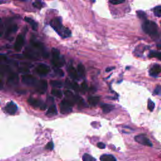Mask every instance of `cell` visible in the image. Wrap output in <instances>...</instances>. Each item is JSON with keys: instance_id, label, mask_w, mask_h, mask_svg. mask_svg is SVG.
<instances>
[{"instance_id": "1", "label": "cell", "mask_w": 161, "mask_h": 161, "mask_svg": "<svg viewBox=\"0 0 161 161\" xmlns=\"http://www.w3.org/2000/svg\"><path fill=\"white\" fill-rule=\"evenodd\" d=\"M50 26L52 27L60 36L63 38H68L71 35V32L69 28L64 27L62 20L60 17L53 18L50 21Z\"/></svg>"}, {"instance_id": "2", "label": "cell", "mask_w": 161, "mask_h": 161, "mask_svg": "<svg viewBox=\"0 0 161 161\" xmlns=\"http://www.w3.org/2000/svg\"><path fill=\"white\" fill-rule=\"evenodd\" d=\"M142 29L145 33L152 37H155L158 35V27L154 21H146L142 25Z\"/></svg>"}, {"instance_id": "3", "label": "cell", "mask_w": 161, "mask_h": 161, "mask_svg": "<svg viewBox=\"0 0 161 161\" xmlns=\"http://www.w3.org/2000/svg\"><path fill=\"white\" fill-rule=\"evenodd\" d=\"M52 63L57 68H60L64 64V60L60 56V52L58 49L53 48L52 49Z\"/></svg>"}, {"instance_id": "4", "label": "cell", "mask_w": 161, "mask_h": 161, "mask_svg": "<svg viewBox=\"0 0 161 161\" xmlns=\"http://www.w3.org/2000/svg\"><path fill=\"white\" fill-rule=\"evenodd\" d=\"M74 103L68 99H64L60 104V110L62 114H67L72 111Z\"/></svg>"}, {"instance_id": "5", "label": "cell", "mask_w": 161, "mask_h": 161, "mask_svg": "<svg viewBox=\"0 0 161 161\" xmlns=\"http://www.w3.org/2000/svg\"><path fill=\"white\" fill-rule=\"evenodd\" d=\"M21 80L23 84L29 86H35L36 85L37 83V80L36 78L30 74H25L23 76H22Z\"/></svg>"}, {"instance_id": "6", "label": "cell", "mask_w": 161, "mask_h": 161, "mask_svg": "<svg viewBox=\"0 0 161 161\" xmlns=\"http://www.w3.org/2000/svg\"><path fill=\"white\" fill-rule=\"evenodd\" d=\"M135 140L137 142L139 143L144 146H148V147H152V144L150 140L148 138L146 135H138L137 136L135 137Z\"/></svg>"}, {"instance_id": "7", "label": "cell", "mask_w": 161, "mask_h": 161, "mask_svg": "<svg viewBox=\"0 0 161 161\" xmlns=\"http://www.w3.org/2000/svg\"><path fill=\"white\" fill-rule=\"evenodd\" d=\"M28 103L31 106L35 108H40L42 110H44L47 108V105L45 104L40 100H38V99H35L33 98H29L28 100Z\"/></svg>"}, {"instance_id": "8", "label": "cell", "mask_w": 161, "mask_h": 161, "mask_svg": "<svg viewBox=\"0 0 161 161\" xmlns=\"http://www.w3.org/2000/svg\"><path fill=\"white\" fill-rule=\"evenodd\" d=\"M24 45V37L22 35H18L15 43V50L17 52L20 51Z\"/></svg>"}, {"instance_id": "9", "label": "cell", "mask_w": 161, "mask_h": 161, "mask_svg": "<svg viewBox=\"0 0 161 161\" xmlns=\"http://www.w3.org/2000/svg\"><path fill=\"white\" fill-rule=\"evenodd\" d=\"M47 82L45 80H41L38 81L36 85V89L37 91L40 93L44 94L47 91Z\"/></svg>"}, {"instance_id": "10", "label": "cell", "mask_w": 161, "mask_h": 161, "mask_svg": "<svg viewBox=\"0 0 161 161\" xmlns=\"http://www.w3.org/2000/svg\"><path fill=\"white\" fill-rule=\"evenodd\" d=\"M18 82L19 78L17 74L12 73L8 79L7 85L10 87H14L18 85Z\"/></svg>"}, {"instance_id": "11", "label": "cell", "mask_w": 161, "mask_h": 161, "mask_svg": "<svg viewBox=\"0 0 161 161\" xmlns=\"http://www.w3.org/2000/svg\"><path fill=\"white\" fill-rule=\"evenodd\" d=\"M37 73L41 76H46L50 71V68L46 64H40L36 68Z\"/></svg>"}, {"instance_id": "12", "label": "cell", "mask_w": 161, "mask_h": 161, "mask_svg": "<svg viewBox=\"0 0 161 161\" xmlns=\"http://www.w3.org/2000/svg\"><path fill=\"white\" fill-rule=\"evenodd\" d=\"M5 108V111L9 115H14L17 111V106L13 101L9 102L6 105Z\"/></svg>"}, {"instance_id": "13", "label": "cell", "mask_w": 161, "mask_h": 161, "mask_svg": "<svg viewBox=\"0 0 161 161\" xmlns=\"http://www.w3.org/2000/svg\"><path fill=\"white\" fill-rule=\"evenodd\" d=\"M68 73L69 75L70 76V78H72L73 79H77L78 78V70H76V69L73 66H70L68 68Z\"/></svg>"}, {"instance_id": "14", "label": "cell", "mask_w": 161, "mask_h": 161, "mask_svg": "<svg viewBox=\"0 0 161 161\" xmlns=\"http://www.w3.org/2000/svg\"><path fill=\"white\" fill-rule=\"evenodd\" d=\"M160 72H161V67L159 65H155L150 69L149 73L150 76H157Z\"/></svg>"}, {"instance_id": "15", "label": "cell", "mask_w": 161, "mask_h": 161, "mask_svg": "<svg viewBox=\"0 0 161 161\" xmlns=\"http://www.w3.org/2000/svg\"><path fill=\"white\" fill-rule=\"evenodd\" d=\"M25 21H27L28 24L30 25L32 28L34 30L36 31L38 28V24L35 21H34L33 19H32L29 17H25Z\"/></svg>"}, {"instance_id": "16", "label": "cell", "mask_w": 161, "mask_h": 161, "mask_svg": "<svg viewBox=\"0 0 161 161\" xmlns=\"http://www.w3.org/2000/svg\"><path fill=\"white\" fill-rule=\"evenodd\" d=\"M17 25H10L6 29V35L8 36V35H11L12 34L15 33L16 32L17 30Z\"/></svg>"}, {"instance_id": "17", "label": "cell", "mask_w": 161, "mask_h": 161, "mask_svg": "<svg viewBox=\"0 0 161 161\" xmlns=\"http://www.w3.org/2000/svg\"><path fill=\"white\" fill-rule=\"evenodd\" d=\"M99 101V96H91L88 98V103L89 104L93 106V107H95L96 105H97Z\"/></svg>"}, {"instance_id": "18", "label": "cell", "mask_w": 161, "mask_h": 161, "mask_svg": "<svg viewBox=\"0 0 161 161\" xmlns=\"http://www.w3.org/2000/svg\"><path fill=\"white\" fill-rule=\"evenodd\" d=\"M57 113V108L55 105H52L49 107L47 111L46 115L49 117H53L54 115H56Z\"/></svg>"}, {"instance_id": "19", "label": "cell", "mask_w": 161, "mask_h": 161, "mask_svg": "<svg viewBox=\"0 0 161 161\" xmlns=\"http://www.w3.org/2000/svg\"><path fill=\"white\" fill-rule=\"evenodd\" d=\"M101 161H117L115 157L109 154H104L100 157Z\"/></svg>"}, {"instance_id": "20", "label": "cell", "mask_w": 161, "mask_h": 161, "mask_svg": "<svg viewBox=\"0 0 161 161\" xmlns=\"http://www.w3.org/2000/svg\"><path fill=\"white\" fill-rule=\"evenodd\" d=\"M101 108L103 111L105 113H108L114 109V106L109 104H103L101 105Z\"/></svg>"}, {"instance_id": "21", "label": "cell", "mask_w": 161, "mask_h": 161, "mask_svg": "<svg viewBox=\"0 0 161 161\" xmlns=\"http://www.w3.org/2000/svg\"><path fill=\"white\" fill-rule=\"evenodd\" d=\"M64 95L67 98L66 99H68V100L72 101V103H75L76 95H74L72 92H70V91H66L64 92Z\"/></svg>"}, {"instance_id": "22", "label": "cell", "mask_w": 161, "mask_h": 161, "mask_svg": "<svg viewBox=\"0 0 161 161\" xmlns=\"http://www.w3.org/2000/svg\"><path fill=\"white\" fill-rule=\"evenodd\" d=\"M75 103H76L78 104V105L79 106V108H83L85 106V101H84L83 98L81 97H80V96H78V95H76Z\"/></svg>"}, {"instance_id": "23", "label": "cell", "mask_w": 161, "mask_h": 161, "mask_svg": "<svg viewBox=\"0 0 161 161\" xmlns=\"http://www.w3.org/2000/svg\"><path fill=\"white\" fill-rule=\"evenodd\" d=\"M78 72L79 76L83 78L85 75V67L82 64H79L78 66Z\"/></svg>"}, {"instance_id": "24", "label": "cell", "mask_w": 161, "mask_h": 161, "mask_svg": "<svg viewBox=\"0 0 161 161\" xmlns=\"http://www.w3.org/2000/svg\"><path fill=\"white\" fill-rule=\"evenodd\" d=\"M50 85L54 88H61L62 86V83L60 80H51L50 81Z\"/></svg>"}, {"instance_id": "25", "label": "cell", "mask_w": 161, "mask_h": 161, "mask_svg": "<svg viewBox=\"0 0 161 161\" xmlns=\"http://www.w3.org/2000/svg\"><path fill=\"white\" fill-rule=\"evenodd\" d=\"M149 57H155L157 59L161 60V52H157V51H151L149 54Z\"/></svg>"}, {"instance_id": "26", "label": "cell", "mask_w": 161, "mask_h": 161, "mask_svg": "<svg viewBox=\"0 0 161 161\" xmlns=\"http://www.w3.org/2000/svg\"><path fill=\"white\" fill-rule=\"evenodd\" d=\"M52 94L56 96V97H57L59 98H60L62 96V93L61 92L60 90L59 89H53L52 90Z\"/></svg>"}, {"instance_id": "27", "label": "cell", "mask_w": 161, "mask_h": 161, "mask_svg": "<svg viewBox=\"0 0 161 161\" xmlns=\"http://www.w3.org/2000/svg\"><path fill=\"white\" fill-rule=\"evenodd\" d=\"M83 161H96L94 157L89 155L88 154H84L83 156Z\"/></svg>"}, {"instance_id": "28", "label": "cell", "mask_w": 161, "mask_h": 161, "mask_svg": "<svg viewBox=\"0 0 161 161\" xmlns=\"http://www.w3.org/2000/svg\"><path fill=\"white\" fill-rule=\"evenodd\" d=\"M154 13L156 17H161V6H156L154 8Z\"/></svg>"}, {"instance_id": "29", "label": "cell", "mask_w": 161, "mask_h": 161, "mask_svg": "<svg viewBox=\"0 0 161 161\" xmlns=\"http://www.w3.org/2000/svg\"><path fill=\"white\" fill-rule=\"evenodd\" d=\"M33 5L35 8H36L38 9H40L43 7V5L40 0H36V1L33 3Z\"/></svg>"}, {"instance_id": "30", "label": "cell", "mask_w": 161, "mask_h": 161, "mask_svg": "<svg viewBox=\"0 0 161 161\" xmlns=\"http://www.w3.org/2000/svg\"><path fill=\"white\" fill-rule=\"evenodd\" d=\"M137 14L138 17L142 19V20H146V18H147V16L146 13L144 12L143 11H138L137 12Z\"/></svg>"}, {"instance_id": "31", "label": "cell", "mask_w": 161, "mask_h": 161, "mask_svg": "<svg viewBox=\"0 0 161 161\" xmlns=\"http://www.w3.org/2000/svg\"><path fill=\"white\" fill-rule=\"evenodd\" d=\"M148 109H149V110H150V111H152L154 110V108H155V103L151 100V99H149V101H148Z\"/></svg>"}, {"instance_id": "32", "label": "cell", "mask_w": 161, "mask_h": 161, "mask_svg": "<svg viewBox=\"0 0 161 161\" xmlns=\"http://www.w3.org/2000/svg\"><path fill=\"white\" fill-rule=\"evenodd\" d=\"M55 73H56L57 76H59L60 77H62L64 75L63 70L59 68H57L55 69Z\"/></svg>"}, {"instance_id": "33", "label": "cell", "mask_w": 161, "mask_h": 161, "mask_svg": "<svg viewBox=\"0 0 161 161\" xmlns=\"http://www.w3.org/2000/svg\"><path fill=\"white\" fill-rule=\"evenodd\" d=\"M109 2H110L111 4L113 5H119L125 2V0H109Z\"/></svg>"}, {"instance_id": "34", "label": "cell", "mask_w": 161, "mask_h": 161, "mask_svg": "<svg viewBox=\"0 0 161 161\" xmlns=\"http://www.w3.org/2000/svg\"><path fill=\"white\" fill-rule=\"evenodd\" d=\"M71 88L74 90L75 91H79V90H80V88H79V86L78 85V84L77 83H72V85H71Z\"/></svg>"}, {"instance_id": "35", "label": "cell", "mask_w": 161, "mask_h": 161, "mask_svg": "<svg viewBox=\"0 0 161 161\" xmlns=\"http://www.w3.org/2000/svg\"><path fill=\"white\" fill-rule=\"evenodd\" d=\"M154 93L157 95L161 96V86H157L155 90H154Z\"/></svg>"}, {"instance_id": "36", "label": "cell", "mask_w": 161, "mask_h": 161, "mask_svg": "<svg viewBox=\"0 0 161 161\" xmlns=\"http://www.w3.org/2000/svg\"><path fill=\"white\" fill-rule=\"evenodd\" d=\"M18 71L20 73L25 74H27V73L29 72V70L27 68H26V67H22V68H20L18 69Z\"/></svg>"}, {"instance_id": "37", "label": "cell", "mask_w": 161, "mask_h": 161, "mask_svg": "<svg viewBox=\"0 0 161 161\" xmlns=\"http://www.w3.org/2000/svg\"><path fill=\"white\" fill-rule=\"evenodd\" d=\"M54 149V144L52 142H49L47 144V146H46V149L47 150H52Z\"/></svg>"}, {"instance_id": "38", "label": "cell", "mask_w": 161, "mask_h": 161, "mask_svg": "<svg viewBox=\"0 0 161 161\" xmlns=\"http://www.w3.org/2000/svg\"><path fill=\"white\" fill-rule=\"evenodd\" d=\"M81 89L83 91H86L88 90V85L86 82H83L81 85Z\"/></svg>"}, {"instance_id": "39", "label": "cell", "mask_w": 161, "mask_h": 161, "mask_svg": "<svg viewBox=\"0 0 161 161\" xmlns=\"http://www.w3.org/2000/svg\"><path fill=\"white\" fill-rule=\"evenodd\" d=\"M97 147L98 148H99V149H105V144H103V143H102V142H99L97 144Z\"/></svg>"}, {"instance_id": "40", "label": "cell", "mask_w": 161, "mask_h": 161, "mask_svg": "<svg viewBox=\"0 0 161 161\" xmlns=\"http://www.w3.org/2000/svg\"><path fill=\"white\" fill-rule=\"evenodd\" d=\"M3 32H4V26H3V23L1 21V25H0V35H1V36L3 35Z\"/></svg>"}, {"instance_id": "41", "label": "cell", "mask_w": 161, "mask_h": 161, "mask_svg": "<svg viewBox=\"0 0 161 161\" xmlns=\"http://www.w3.org/2000/svg\"><path fill=\"white\" fill-rule=\"evenodd\" d=\"M113 69H114V67H108V68H107V69H106V71L109 72V71H110V70H113Z\"/></svg>"}, {"instance_id": "42", "label": "cell", "mask_w": 161, "mask_h": 161, "mask_svg": "<svg viewBox=\"0 0 161 161\" xmlns=\"http://www.w3.org/2000/svg\"><path fill=\"white\" fill-rule=\"evenodd\" d=\"M19 1H25V0H19Z\"/></svg>"}]
</instances>
